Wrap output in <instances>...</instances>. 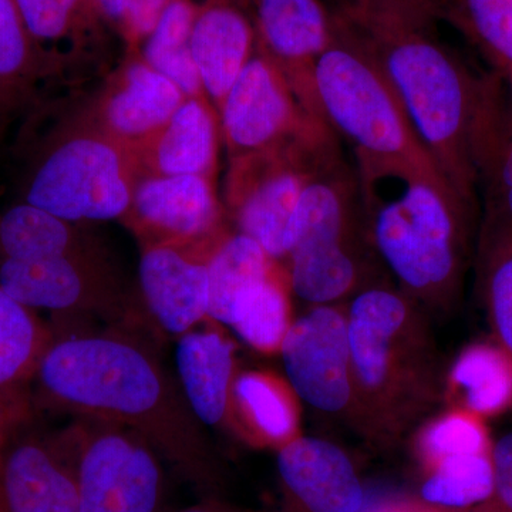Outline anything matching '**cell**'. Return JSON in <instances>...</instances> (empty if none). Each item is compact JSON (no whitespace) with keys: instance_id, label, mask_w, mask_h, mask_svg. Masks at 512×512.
Returning a JSON list of instances; mask_svg holds the SVG:
<instances>
[{"instance_id":"cell-39","label":"cell","mask_w":512,"mask_h":512,"mask_svg":"<svg viewBox=\"0 0 512 512\" xmlns=\"http://www.w3.org/2000/svg\"><path fill=\"white\" fill-rule=\"evenodd\" d=\"M234 508L228 507L227 504L220 503V501L215 500V498H211V500L202 501V503L197 505H192V507L185 508V510L181 512H232Z\"/></svg>"},{"instance_id":"cell-34","label":"cell","mask_w":512,"mask_h":512,"mask_svg":"<svg viewBox=\"0 0 512 512\" xmlns=\"http://www.w3.org/2000/svg\"><path fill=\"white\" fill-rule=\"evenodd\" d=\"M33 43L15 0H0V89L19 84L28 74Z\"/></svg>"},{"instance_id":"cell-8","label":"cell","mask_w":512,"mask_h":512,"mask_svg":"<svg viewBox=\"0 0 512 512\" xmlns=\"http://www.w3.org/2000/svg\"><path fill=\"white\" fill-rule=\"evenodd\" d=\"M130 165L113 140L64 141L39 165L26 202L74 224L110 221L128 214L133 200Z\"/></svg>"},{"instance_id":"cell-2","label":"cell","mask_w":512,"mask_h":512,"mask_svg":"<svg viewBox=\"0 0 512 512\" xmlns=\"http://www.w3.org/2000/svg\"><path fill=\"white\" fill-rule=\"evenodd\" d=\"M375 62L446 183L476 208L474 137L488 79L468 73L436 32V0H345L332 13Z\"/></svg>"},{"instance_id":"cell-7","label":"cell","mask_w":512,"mask_h":512,"mask_svg":"<svg viewBox=\"0 0 512 512\" xmlns=\"http://www.w3.org/2000/svg\"><path fill=\"white\" fill-rule=\"evenodd\" d=\"M340 153L338 137L306 141L232 158L227 207L237 231L284 265L289 228L306 181Z\"/></svg>"},{"instance_id":"cell-38","label":"cell","mask_w":512,"mask_h":512,"mask_svg":"<svg viewBox=\"0 0 512 512\" xmlns=\"http://www.w3.org/2000/svg\"><path fill=\"white\" fill-rule=\"evenodd\" d=\"M94 2L107 19L123 28L131 0H94Z\"/></svg>"},{"instance_id":"cell-14","label":"cell","mask_w":512,"mask_h":512,"mask_svg":"<svg viewBox=\"0 0 512 512\" xmlns=\"http://www.w3.org/2000/svg\"><path fill=\"white\" fill-rule=\"evenodd\" d=\"M127 215L151 238L148 244L212 252L231 234L212 178L202 175H148L133 188Z\"/></svg>"},{"instance_id":"cell-43","label":"cell","mask_w":512,"mask_h":512,"mask_svg":"<svg viewBox=\"0 0 512 512\" xmlns=\"http://www.w3.org/2000/svg\"><path fill=\"white\" fill-rule=\"evenodd\" d=\"M436 3H437V0H436Z\"/></svg>"},{"instance_id":"cell-37","label":"cell","mask_w":512,"mask_h":512,"mask_svg":"<svg viewBox=\"0 0 512 512\" xmlns=\"http://www.w3.org/2000/svg\"><path fill=\"white\" fill-rule=\"evenodd\" d=\"M494 497L512 512V431L493 444Z\"/></svg>"},{"instance_id":"cell-23","label":"cell","mask_w":512,"mask_h":512,"mask_svg":"<svg viewBox=\"0 0 512 512\" xmlns=\"http://www.w3.org/2000/svg\"><path fill=\"white\" fill-rule=\"evenodd\" d=\"M185 94L143 59L128 64L104 104L111 140L140 146L150 140L184 103Z\"/></svg>"},{"instance_id":"cell-25","label":"cell","mask_w":512,"mask_h":512,"mask_svg":"<svg viewBox=\"0 0 512 512\" xmlns=\"http://www.w3.org/2000/svg\"><path fill=\"white\" fill-rule=\"evenodd\" d=\"M443 403L481 417L512 409V355L497 340L470 343L444 373Z\"/></svg>"},{"instance_id":"cell-35","label":"cell","mask_w":512,"mask_h":512,"mask_svg":"<svg viewBox=\"0 0 512 512\" xmlns=\"http://www.w3.org/2000/svg\"><path fill=\"white\" fill-rule=\"evenodd\" d=\"M20 18L35 42H55L67 35L79 9L89 0H15Z\"/></svg>"},{"instance_id":"cell-21","label":"cell","mask_w":512,"mask_h":512,"mask_svg":"<svg viewBox=\"0 0 512 512\" xmlns=\"http://www.w3.org/2000/svg\"><path fill=\"white\" fill-rule=\"evenodd\" d=\"M234 436L252 447L281 450L302 436L301 400L285 377L238 370L232 387Z\"/></svg>"},{"instance_id":"cell-10","label":"cell","mask_w":512,"mask_h":512,"mask_svg":"<svg viewBox=\"0 0 512 512\" xmlns=\"http://www.w3.org/2000/svg\"><path fill=\"white\" fill-rule=\"evenodd\" d=\"M218 114L232 158L338 136L303 109L284 73L256 45Z\"/></svg>"},{"instance_id":"cell-42","label":"cell","mask_w":512,"mask_h":512,"mask_svg":"<svg viewBox=\"0 0 512 512\" xmlns=\"http://www.w3.org/2000/svg\"><path fill=\"white\" fill-rule=\"evenodd\" d=\"M232 512H241V511L234 510V511H232ZM248 512H249V511H248Z\"/></svg>"},{"instance_id":"cell-33","label":"cell","mask_w":512,"mask_h":512,"mask_svg":"<svg viewBox=\"0 0 512 512\" xmlns=\"http://www.w3.org/2000/svg\"><path fill=\"white\" fill-rule=\"evenodd\" d=\"M439 15L464 33L501 70L512 74V0H437Z\"/></svg>"},{"instance_id":"cell-31","label":"cell","mask_w":512,"mask_h":512,"mask_svg":"<svg viewBox=\"0 0 512 512\" xmlns=\"http://www.w3.org/2000/svg\"><path fill=\"white\" fill-rule=\"evenodd\" d=\"M477 279L494 338L512 355V238L484 225L477 237Z\"/></svg>"},{"instance_id":"cell-29","label":"cell","mask_w":512,"mask_h":512,"mask_svg":"<svg viewBox=\"0 0 512 512\" xmlns=\"http://www.w3.org/2000/svg\"><path fill=\"white\" fill-rule=\"evenodd\" d=\"M69 255H84L70 222L26 201L0 217V259L33 261Z\"/></svg>"},{"instance_id":"cell-27","label":"cell","mask_w":512,"mask_h":512,"mask_svg":"<svg viewBox=\"0 0 512 512\" xmlns=\"http://www.w3.org/2000/svg\"><path fill=\"white\" fill-rule=\"evenodd\" d=\"M291 284L278 262L269 275L239 301L231 328L251 348L264 355H279L293 323Z\"/></svg>"},{"instance_id":"cell-26","label":"cell","mask_w":512,"mask_h":512,"mask_svg":"<svg viewBox=\"0 0 512 512\" xmlns=\"http://www.w3.org/2000/svg\"><path fill=\"white\" fill-rule=\"evenodd\" d=\"M278 262L255 239L231 232L208 258V319L231 326L242 296L265 279Z\"/></svg>"},{"instance_id":"cell-30","label":"cell","mask_w":512,"mask_h":512,"mask_svg":"<svg viewBox=\"0 0 512 512\" xmlns=\"http://www.w3.org/2000/svg\"><path fill=\"white\" fill-rule=\"evenodd\" d=\"M491 453L446 458L421 471V503L444 510H464L493 498Z\"/></svg>"},{"instance_id":"cell-11","label":"cell","mask_w":512,"mask_h":512,"mask_svg":"<svg viewBox=\"0 0 512 512\" xmlns=\"http://www.w3.org/2000/svg\"><path fill=\"white\" fill-rule=\"evenodd\" d=\"M279 355L301 402L353 427L355 387L348 302L309 305L293 320Z\"/></svg>"},{"instance_id":"cell-28","label":"cell","mask_w":512,"mask_h":512,"mask_svg":"<svg viewBox=\"0 0 512 512\" xmlns=\"http://www.w3.org/2000/svg\"><path fill=\"white\" fill-rule=\"evenodd\" d=\"M197 13L191 0H171L144 40L143 60L171 80L188 99H207L190 47Z\"/></svg>"},{"instance_id":"cell-19","label":"cell","mask_w":512,"mask_h":512,"mask_svg":"<svg viewBox=\"0 0 512 512\" xmlns=\"http://www.w3.org/2000/svg\"><path fill=\"white\" fill-rule=\"evenodd\" d=\"M178 382L191 412L207 429L234 436L232 387L238 373L235 346L215 329H192L175 349Z\"/></svg>"},{"instance_id":"cell-1","label":"cell","mask_w":512,"mask_h":512,"mask_svg":"<svg viewBox=\"0 0 512 512\" xmlns=\"http://www.w3.org/2000/svg\"><path fill=\"white\" fill-rule=\"evenodd\" d=\"M53 333L36 373L39 412L47 407L120 424L144 437L194 487H220V458L207 427L147 342L119 330Z\"/></svg>"},{"instance_id":"cell-4","label":"cell","mask_w":512,"mask_h":512,"mask_svg":"<svg viewBox=\"0 0 512 512\" xmlns=\"http://www.w3.org/2000/svg\"><path fill=\"white\" fill-rule=\"evenodd\" d=\"M370 237L397 288L431 316L456 308L474 242L476 208L407 171L357 164Z\"/></svg>"},{"instance_id":"cell-24","label":"cell","mask_w":512,"mask_h":512,"mask_svg":"<svg viewBox=\"0 0 512 512\" xmlns=\"http://www.w3.org/2000/svg\"><path fill=\"white\" fill-rule=\"evenodd\" d=\"M215 113L207 99H185L157 134L136 146L147 154L150 175L212 178L218 153Z\"/></svg>"},{"instance_id":"cell-12","label":"cell","mask_w":512,"mask_h":512,"mask_svg":"<svg viewBox=\"0 0 512 512\" xmlns=\"http://www.w3.org/2000/svg\"><path fill=\"white\" fill-rule=\"evenodd\" d=\"M76 423L50 431L40 417L0 448V512H77Z\"/></svg>"},{"instance_id":"cell-36","label":"cell","mask_w":512,"mask_h":512,"mask_svg":"<svg viewBox=\"0 0 512 512\" xmlns=\"http://www.w3.org/2000/svg\"><path fill=\"white\" fill-rule=\"evenodd\" d=\"M170 2L171 0H131L123 25L127 39L133 43L146 40Z\"/></svg>"},{"instance_id":"cell-18","label":"cell","mask_w":512,"mask_h":512,"mask_svg":"<svg viewBox=\"0 0 512 512\" xmlns=\"http://www.w3.org/2000/svg\"><path fill=\"white\" fill-rule=\"evenodd\" d=\"M55 333L0 289V448L39 416L35 379Z\"/></svg>"},{"instance_id":"cell-20","label":"cell","mask_w":512,"mask_h":512,"mask_svg":"<svg viewBox=\"0 0 512 512\" xmlns=\"http://www.w3.org/2000/svg\"><path fill=\"white\" fill-rule=\"evenodd\" d=\"M256 32L245 0H207L198 8L190 47L205 96L217 110L254 55Z\"/></svg>"},{"instance_id":"cell-15","label":"cell","mask_w":512,"mask_h":512,"mask_svg":"<svg viewBox=\"0 0 512 512\" xmlns=\"http://www.w3.org/2000/svg\"><path fill=\"white\" fill-rule=\"evenodd\" d=\"M256 47L284 73L296 99L328 124L316 90V64L332 40V16L320 0H254Z\"/></svg>"},{"instance_id":"cell-9","label":"cell","mask_w":512,"mask_h":512,"mask_svg":"<svg viewBox=\"0 0 512 512\" xmlns=\"http://www.w3.org/2000/svg\"><path fill=\"white\" fill-rule=\"evenodd\" d=\"M76 421L77 512H160L164 460L153 446L120 424Z\"/></svg>"},{"instance_id":"cell-17","label":"cell","mask_w":512,"mask_h":512,"mask_svg":"<svg viewBox=\"0 0 512 512\" xmlns=\"http://www.w3.org/2000/svg\"><path fill=\"white\" fill-rule=\"evenodd\" d=\"M212 252L170 244H147L138 266L140 289L151 318L180 338L208 319Z\"/></svg>"},{"instance_id":"cell-16","label":"cell","mask_w":512,"mask_h":512,"mask_svg":"<svg viewBox=\"0 0 512 512\" xmlns=\"http://www.w3.org/2000/svg\"><path fill=\"white\" fill-rule=\"evenodd\" d=\"M276 454L285 512H362L365 485L338 444L302 434Z\"/></svg>"},{"instance_id":"cell-41","label":"cell","mask_w":512,"mask_h":512,"mask_svg":"<svg viewBox=\"0 0 512 512\" xmlns=\"http://www.w3.org/2000/svg\"><path fill=\"white\" fill-rule=\"evenodd\" d=\"M507 79H508V82H510V84H511V89H512V74H511V76H508V77H507Z\"/></svg>"},{"instance_id":"cell-32","label":"cell","mask_w":512,"mask_h":512,"mask_svg":"<svg viewBox=\"0 0 512 512\" xmlns=\"http://www.w3.org/2000/svg\"><path fill=\"white\" fill-rule=\"evenodd\" d=\"M413 433L414 456L421 471L446 458L493 451L485 420L457 407L431 414Z\"/></svg>"},{"instance_id":"cell-5","label":"cell","mask_w":512,"mask_h":512,"mask_svg":"<svg viewBox=\"0 0 512 512\" xmlns=\"http://www.w3.org/2000/svg\"><path fill=\"white\" fill-rule=\"evenodd\" d=\"M284 266L293 295L308 305L349 302L370 286L389 282L370 237L357 171L342 153L306 181Z\"/></svg>"},{"instance_id":"cell-22","label":"cell","mask_w":512,"mask_h":512,"mask_svg":"<svg viewBox=\"0 0 512 512\" xmlns=\"http://www.w3.org/2000/svg\"><path fill=\"white\" fill-rule=\"evenodd\" d=\"M500 80L490 79L474 137L478 187L483 190L480 225L512 238V103Z\"/></svg>"},{"instance_id":"cell-6","label":"cell","mask_w":512,"mask_h":512,"mask_svg":"<svg viewBox=\"0 0 512 512\" xmlns=\"http://www.w3.org/2000/svg\"><path fill=\"white\" fill-rule=\"evenodd\" d=\"M315 77L325 119L355 148L357 164L407 171L450 188L392 84L365 50L333 25Z\"/></svg>"},{"instance_id":"cell-40","label":"cell","mask_w":512,"mask_h":512,"mask_svg":"<svg viewBox=\"0 0 512 512\" xmlns=\"http://www.w3.org/2000/svg\"><path fill=\"white\" fill-rule=\"evenodd\" d=\"M443 512H508L507 508L504 507L497 498L493 497L490 500L484 501V503L474 505V507L464 508V510H444Z\"/></svg>"},{"instance_id":"cell-3","label":"cell","mask_w":512,"mask_h":512,"mask_svg":"<svg viewBox=\"0 0 512 512\" xmlns=\"http://www.w3.org/2000/svg\"><path fill=\"white\" fill-rule=\"evenodd\" d=\"M355 387L352 429L390 450L443 403L444 370L433 316L390 282L348 302Z\"/></svg>"},{"instance_id":"cell-13","label":"cell","mask_w":512,"mask_h":512,"mask_svg":"<svg viewBox=\"0 0 512 512\" xmlns=\"http://www.w3.org/2000/svg\"><path fill=\"white\" fill-rule=\"evenodd\" d=\"M0 289L32 311L100 316L111 322L127 319L126 303L116 286L86 255L0 259Z\"/></svg>"}]
</instances>
